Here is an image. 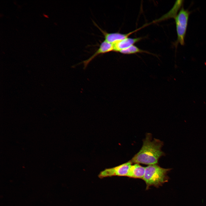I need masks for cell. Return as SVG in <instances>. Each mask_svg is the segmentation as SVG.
<instances>
[{
	"label": "cell",
	"instance_id": "2",
	"mask_svg": "<svg viewBox=\"0 0 206 206\" xmlns=\"http://www.w3.org/2000/svg\"><path fill=\"white\" fill-rule=\"evenodd\" d=\"M169 169L162 168L157 164L148 165L145 167L143 179L145 182L146 188L151 186L158 187L168 181L167 174Z\"/></svg>",
	"mask_w": 206,
	"mask_h": 206
},
{
	"label": "cell",
	"instance_id": "1",
	"mask_svg": "<svg viewBox=\"0 0 206 206\" xmlns=\"http://www.w3.org/2000/svg\"><path fill=\"white\" fill-rule=\"evenodd\" d=\"M163 145L162 141L156 138L152 140L151 134L147 133L141 148L130 161L148 165L157 164L159 158L164 154L161 150Z\"/></svg>",
	"mask_w": 206,
	"mask_h": 206
},
{
	"label": "cell",
	"instance_id": "5",
	"mask_svg": "<svg viewBox=\"0 0 206 206\" xmlns=\"http://www.w3.org/2000/svg\"><path fill=\"white\" fill-rule=\"evenodd\" d=\"M114 51L113 44L104 40L100 44L99 48L90 58L83 62L84 69H85L89 63L98 55Z\"/></svg>",
	"mask_w": 206,
	"mask_h": 206
},
{
	"label": "cell",
	"instance_id": "7",
	"mask_svg": "<svg viewBox=\"0 0 206 206\" xmlns=\"http://www.w3.org/2000/svg\"><path fill=\"white\" fill-rule=\"evenodd\" d=\"M141 39V37L136 38L127 37L113 44L114 45L113 51L119 52L123 49L134 45V44L140 41Z\"/></svg>",
	"mask_w": 206,
	"mask_h": 206
},
{
	"label": "cell",
	"instance_id": "9",
	"mask_svg": "<svg viewBox=\"0 0 206 206\" xmlns=\"http://www.w3.org/2000/svg\"><path fill=\"white\" fill-rule=\"evenodd\" d=\"M144 52V51L134 45L120 51L119 52L124 54H129Z\"/></svg>",
	"mask_w": 206,
	"mask_h": 206
},
{
	"label": "cell",
	"instance_id": "6",
	"mask_svg": "<svg viewBox=\"0 0 206 206\" xmlns=\"http://www.w3.org/2000/svg\"><path fill=\"white\" fill-rule=\"evenodd\" d=\"M94 23L102 33L104 36V40L112 44L128 37V36L136 31L135 30L126 34L118 32L109 33L103 30L96 23Z\"/></svg>",
	"mask_w": 206,
	"mask_h": 206
},
{
	"label": "cell",
	"instance_id": "8",
	"mask_svg": "<svg viewBox=\"0 0 206 206\" xmlns=\"http://www.w3.org/2000/svg\"><path fill=\"white\" fill-rule=\"evenodd\" d=\"M145 170V167H142L138 164L131 165L126 176L134 178L142 179Z\"/></svg>",
	"mask_w": 206,
	"mask_h": 206
},
{
	"label": "cell",
	"instance_id": "3",
	"mask_svg": "<svg viewBox=\"0 0 206 206\" xmlns=\"http://www.w3.org/2000/svg\"><path fill=\"white\" fill-rule=\"evenodd\" d=\"M190 13V11L182 7L175 18L177 36L176 44L179 43L183 45L185 44V39Z\"/></svg>",
	"mask_w": 206,
	"mask_h": 206
},
{
	"label": "cell",
	"instance_id": "4",
	"mask_svg": "<svg viewBox=\"0 0 206 206\" xmlns=\"http://www.w3.org/2000/svg\"><path fill=\"white\" fill-rule=\"evenodd\" d=\"M132 163L130 161L112 168L101 171L98 177L101 179L113 176H126Z\"/></svg>",
	"mask_w": 206,
	"mask_h": 206
}]
</instances>
